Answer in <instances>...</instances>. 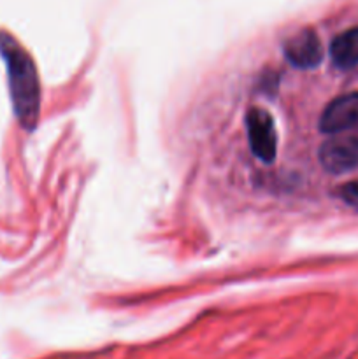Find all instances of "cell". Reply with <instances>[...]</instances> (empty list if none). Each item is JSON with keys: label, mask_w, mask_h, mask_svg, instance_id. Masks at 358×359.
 <instances>
[{"label": "cell", "mask_w": 358, "mask_h": 359, "mask_svg": "<svg viewBox=\"0 0 358 359\" xmlns=\"http://www.w3.org/2000/svg\"><path fill=\"white\" fill-rule=\"evenodd\" d=\"M0 53L7 63L14 112L21 126L32 130L41 107V88L34 60L11 35L0 34Z\"/></svg>", "instance_id": "cell-1"}, {"label": "cell", "mask_w": 358, "mask_h": 359, "mask_svg": "<svg viewBox=\"0 0 358 359\" xmlns=\"http://www.w3.org/2000/svg\"><path fill=\"white\" fill-rule=\"evenodd\" d=\"M323 168L332 174H344L358 167V126L336 133L319 149Z\"/></svg>", "instance_id": "cell-2"}, {"label": "cell", "mask_w": 358, "mask_h": 359, "mask_svg": "<svg viewBox=\"0 0 358 359\" xmlns=\"http://www.w3.org/2000/svg\"><path fill=\"white\" fill-rule=\"evenodd\" d=\"M246 128L255 156L265 163H272L277 151V135L272 116L260 107L249 109L246 114Z\"/></svg>", "instance_id": "cell-3"}, {"label": "cell", "mask_w": 358, "mask_h": 359, "mask_svg": "<svg viewBox=\"0 0 358 359\" xmlns=\"http://www.w3.org/2000/svg\"><path fill=\"white\" fill-rule=\"evenodd\" d=\"M358 126V93H347L330 102L319 119V128L323 133L347 132Z\"/></svg>", "instance_id": "cell-4"}, {"label": "cell", "mask_w": 358, "mask_h": 359, "mask_svg": "<svg viewBox=\"0 0 358 359\" xmlns=\"http://www.w3.org/2000/svg\"><path fill=\"white\" fill-rule=\"evenodd\" d=\"M283 49L288 62L298 69H314L323 60L321 42L311 28H304V30L291 35L284 42Z\"/></svg>", "instance_id": "cell-5"}, {"label": "cell", "mask_w": 358, "mask_h": 359, "mask_svg": "<svg viewBox=\"0 0 358 359\" xmlns=\"http://www.w3.org/2000/svg\"><path fill=\"white\" fill-rule=\"evenodd\" d=\"M330 56L339 69H353L358 65V27L350 28L333 39Z\"/></svg>", "instance_id": "cell-6"}, {"label": "cell", "mask_w": 358, "mask_h": 359, "mask_svg": "<svg viewBox=\"0 0 358 359\" xmlns=\"http://www.w3.org/2000/svg\"><path fill=\"white\" fill-rule=\"evenodd\" d=\"M337 195H339L347 205L358 210V181H351L343 184L337 189Z\"/></svg>", "instance_id": "cell-7"}]
</instances>
